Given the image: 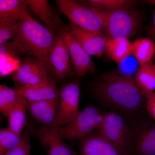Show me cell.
Wrapping results in <instances>:
<instances>
[{"label":"cell","instance_id":"obj_1","mask_svg":"<svg viewBox=\"0 0 155 155\" xmlns=\"http://www.w3.org/2000/svg\"><path fill=\"white\" fill-rule=\"evenodd\" d=\"M98 79L92 85L93 93L97 99L111 107L133 113L140 107L145 99L133 78L113 72L102 74Z\"/></svg>","mask_w":155,"mask_h":155},{"label":"cell","instance_id":"obj_2","mask_svg":"<svg viewBox=\"0 0 155 155\" xmlns=\"http://www.w3.org/2000/svg\"><path fill=\"white\" fill-rule=\"evenodd\" d=\"M32 18L29 13L17 22L13 43L22 55H29L45 64L58 35Z\"/></svg>","mask_w":155,"mask_h":155},{"label":"cell","instance_id":"obj_3","mask_svg":"<svg viewBox=\"0 0 155 155\" xmlns=\"http://www.w3.org/2000/svg\"><path fill=\"white\" fill-rule=\"evenodd\" d=\"M94 9L101 18L107 39H128L135 33L139 25V14L133 8L115 11Z\"/></svg>","mask_w":155,"mask_h":155},{"label":"cell","instance_id":"obj_4","mask_svg":"<svg viewBox=\"0 0 155 155\" xmlns=\"http://www.w3.org/2000/svg\"><path fill=\"white\" fill-rule=\"evenodd\" d=\"M61 12L70 23L83 30L104 35L101 18L96 10L72 0H56Z\"/></svg>","mask_w":155,"mask_h":155},{"label":"cell","instance_id":"obj_5","mask_svg":"<svg viewBox=\"0 0 155 155\" xmlns=\"http://www.w3.org/2000/svg\"><path fill=\"white\" fill-rule=\"evenodd\" d=\"M97 131L119 150L123 155H130L133 137L125 119L114 112L104 113L102 122Z\"/></svg>","mask_w":155,"mask_h":155},{"label":"cell","instance_id":"obj_6","mask_svg":"<svg viewBox=\"0 0 155 155\" xmlns=\"http://www.w3.org/2000/svg\"><path fill=\"white\" fill-rule=\"evenodd\" d=\"M56 31L62 37L69 51L71 63L76 75L82 77L96 72V67L91 56L70 32L68 25L60 17L54 14Z\"/></svg>","mask_w":155,"mask_h":155},{"label":"cell","instance_id":"obj_7","mask_svg":"<svg viewBox=\"0 0 155 155\" xmlns=\"http://www.w3.org/2000/svg\"><path fill=\"white\" fill-rule=\"evenodd\" d=\"M104 113L93 106H88L81 111L69 124L56 127V130L63 139L81 140L97 129L104 118Z\"/></svg>","mask_w":155,"mask_h":155},{"label":"cell","instance_id":"obj_8","mask_svg":"<svg viewBox=\"0 0 155 155\" xmlns=\"http://www.w3.org/2000/svg\"><path fill=\"white\" fill-rule=\"evenodd\" d=\"M80 91L77 81L66 84L59 91V105L56 125L61 127L69 124L80 113Z\"/></svg>","mask_w":155,"mask_h":155},{"label":"cell","instance_id":"obj_9","mask_svg":"<svg viewBox=\"0 0 155 155\" xmlns=\"http://www.w3.org/2000/svg\"><path fill=\"white\" fill-rule=\"evenodd\" d=\"M45 65L57 79H64L72 74V64L68 48L64 39L58 33Z\"/></svg>","mask_w":155,"mask_h":155},{"label":"cell","instance_id":"obj_10","mask_svg":"<svg viewBox=\"0 0 155 155\" xmlns=\"http://www.w3.org/2000/svg\"><path fill=\"white\" fill-rule=\"evenodd\" d=\"M34 132L47 155H77L71 147L64 142L56 127L41 126L35 129Z\"/></svg>","mask_w":155,"mask_h":155},{"label":"cell","instance_id":"obj_11","mask_svg":"<svg viewBox=\"0 0 155 155\" xmlns=\"http://www.w3.org/2000/svg\"><path fill=\"white\" fill-rule=\"evenodd\" d=\"M59 98L55 99L33 101L27 100V109L37 122L43 126L57 127Z\"/></svg>","mask_w":155,"mask_h":155},{"label":"cell","instance_id":"obj_12","mask_svg":"<svg viewBox=\"0 0 155 155\" xmlns=\"http://www.w3.org/2000/svg\"><path fill=\"white\" fill-rule=\"evenodd\" d=\"M68 26L70 32L90 55L100 58L105 53V36L83 30L71 23Z\"/></svg>","mask_w":155,"mask_h":155},{"label":"cell","instance_id":"obj_13","mask_svg":"<svg viewBox=\"0 0 155 155\" xmlns=\"http://www.w3.org/2000/svg\"><path fill=\"white\" fill-rule=\"evenodd\" d=\"M79 155H123L115 146L98 132L80 140Z\"/></svg>","mask_w":155,"mask_h":155},{"label":"cell","instance_id":"obj_14","mask_svg":"<svg viewBox=\"0 0 155 155\" xmlns=\"http://www.w3.org/2000/svg\"><path fill=\"white\" fill-rule=\"evenodd\" d=\"M21 96L29 101H39L59 98V91L55 81L48 79L35 85H25L16 88Z\"/></svg>","mask_w":155,"mask_h":155},{"label":"cell","instance_id":"obj_15","mask_svg":"<svg viewBox=\"0 0 155 155\" xmlns=\"http://www.w3.org/2000/svg\"><path fill=\"white\" fill-rule=\"evenodd\" d=\"M132 42L128 38L108 39L106 52L117 65L130 57L132 54Z\"/></svg>","mask_w":155,"mask_h":155},{"label":"cell","instance_id":"obj_16","mask_svg":"<svg viewBox=\"0 0 155 155\" xmlns=\"http://www.w3.org/2000/svg\"><path fill=\"white\" fill-rule=\"evenodd\" d=\"M132 54L140 67L151 64L155 54V44L152 39L140 38L132 43Z\"/></svg>","mask_w":155,"mask_h":155},{"label":"cell","instance_id":"obj_17","mask_svg":"<svg viewBox=\"0 0 155 155\" xmlns=\"http://www.w3.org/2000/svg\"><path fill=\"white\" fill-rule=\"evenodd\" d=\"M24 0H1L0 19L18 22L28 13Z\"/></svg>","mask_w":155,"mask_h":155},{"label":"cell","instance_id":"obj_18","mask_svg":"<svg viewBox=\"0 0 155 155\" xmlns=\"http://www.w3.org/2000/svg\"><path fill=\"white\" fill-rule=\"evenodd\" d=\"M27 105V100L21 96L8 117V128L20 136L26 124Z\"/></svg>","mask_w":155,"mask_h":155},{"label":"cell","instance_id":"obj_19","mask_svg":"<svg viewBox=\"0 0 155 155\" xmlns=\"http://www.w3.org/2000/svg\"><path fill=\"white\" fill-rule=\"evenodd\" d=\"M34 13L51 30L56 31L54 19V13L48 1L47 0H24Z\"/></svg>","mask_w":155,"mask_h":155},{"label":"cell","instance_id":"obj_20","mask_svg":"<svg viewBox=\"0 0 155 155\" xmlns=\"http://www.w3.org/2000/svg\"><path fill=\"white\" fill-rule=\"evenodd\" d=\"M134 147L138 155H155V125L145 128L140 132Z\"/></svg>","mask_w":155,"mask_h":155},{"label":"cell","instance_id":"obj_21","mask_svg":"<svg viewBox=\"0 0 155 155\" xmlns=\"http://www.w3.org/2000/svg\"><path fill=\"white\" fill-rule=\"evenodd\" d=\"M134 79L137 86L143 92H155V74L151 63L140 67Z\"/></svg>","mask_w":155,"mask_h":155},{"label":"cell","instance_id":"obj_22","mask_svg":"<svg viewBox=\"0 0 155 155\" xmlns=\"http://www.w3.org/2000/svg\"><path fill=\"white\" fill-rule=\"evenodd\" d=\"M42 61L38 59L28 58L20 63L18 69L12 74V79L21 86L26 85L28 79Z\"/></svg>","mask_w":155,"mask_h":155},{"label":"cell","instance_id":"obj_23","mask_svg":"<svg viewBox=\"0 0 155 155\" xmlns=\"http://www.w3.org/2000/svg\"><path fill=\"white\" fill-rule=\"evenodd\" d=\"M20 95L16 89L11 88L5 84L0 85V110L4 116L9 114L18 102Z\"/></svg>","mask_w":155,"mask_h":155},{"label":"cell","instance_id":"obj_24","mask_svg":"<svg viewBox=\"0 0 155 155\" xmlns=\"http://www.w3.org/2000/svg\"><path fill=\"white\" fill-rule=\"evenodd\" d=\"M86 3L90 8L107 11L133 8L137 2L133 0H87Z\"/></svg>","mask_w":155,"mask_h":155},{"label":"cell","instance_id":"obj_25","mask_svg":"<svg viewBox=\"0 0 155 155\" xmlns=\"http://www.w3.org/2000/svg\"><path fill=\"white\" fill-rule=\"evenodd\" d=\"M22 136L18 135L8 128L0 131V155L17 147L21 142Z\"/></svg>","mask_w":155,"mask_h":155},{"label":"cell","instance_id":"obj_26","mask_svg":"<svg viewBox=\"0 0 155 155\" xmlns=\"http://www.w3.org/2000/svg\"><path fill=\"white\" fill-rule=\"evenodd\" d=\"M0 75L1 77L13 74L19 68V58L10 54H0Z\"/></svg>","mask_w":155,"mask_h":155},{"label":"cell","instance_id":"obj_27","mask_svg":"<svg viewBox=\"0 0 155 155\" xmlns=\"http://www.w3.org/2000/svg\"><path fill=\"white\" fill-rule=\"evenodd\" d=\"M17 30V22L0 19V45L14 39Z\"/></svg>","mask_w":155,"mask_h":155},{"label":"cell","instance_id":"obj_28","mask_svg":"<svg viewBox=\"0 0 155 155\" xmlns=\"http://www.w3.org/2000/svg\"><path fill=\"white\" fill-rule=\"evenodd\" d=\"M29 134L26 130L23 133L20 144L17 147L9 151L4 155H31Z\"/></svg>","mask_w":155,"mask_h":155},{"label":"cell","instance_id":"obj_29","mask_svg":"<svg viewBox=\"0 0 155 155\" xmlns=\"http://www.w3.org/2000/svg\"><path fill=\"white\" fill-rule=\"evenodd\" d=\"M143 93L145 97L147 112L155 120V92H143Z\"/></svg>","mask_w":155,"mask_h":155},{"label":"cell","instance_id":"obj_30","mask_svg":"<svg viewBox=\"0 0 155 155\" xmlns=\"http://www.w3.org/2000/svg\"><path fill=\"white\" fill-rule=\"evenodd\" d=\"M149 31L153 41L155 44V30L151 27V28H149Z\"/></svg>","mask_w":155,"mask_h":155},{"label":"cell","instance_id":"obj_31","mask_svg":"<svg viewBox=\"0 0 155 155\" xmlns=\"http://www.w3.org/2000/svg\"><path fill=\"white\" fill-rule=\"evenodd\" d=\"M152 28L155 30V10L153 11V13L152 26Z\"/></svg>","mask_w":155,"mask_h":155},{"label":"cell","instance_id":"obj_32","mask_svg":"<svg viewBox=\"0 0 155 155\" xmlns=\"http://www.w3.org/2000/svg\"><path fill=\"white\" fill-rule=\"evenodd\" d=\"M146 2L150 5H155V0H150V1H147Z\"/></svg>","mask_w":155,"mask_h":155},{"label":"cell","instance_id":"obj_33","mask_svg":"<svg viewBox=\"0 0 155 155\" xmlns=\"http://www.w3.org/2000/svg\"><path fill=\"white\" fill-rule=\"evenodd\" d=\"M151 66L152 67L153 70L155 74V64H151Z\"/></svg>","mask_w":155,"mask_h":155}]
</instances>
